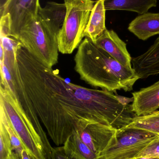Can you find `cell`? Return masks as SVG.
Instances as JSON below:
<instances>
[{"mask_svg":"<svg viewBox=\"0 0 159 159\" xmlns=\"http://www.w3.org/2000/svg\"><path fill=\"white\" fill-rule=\"evenodd\" d=\"M15 70L49 137L57 146L64 144L84 117L69 82L38 61L20 43Z\"/></svg>","mask_w":159,"mask_h":159,"instance_id":"6da1fadb","label":"cell"},{"mask_svg":"<svg viewBox=\"0 0 159 159\" xmlns=\"http://www.w3.org/2000/svg\"><path fill=\"white\" fill-rule=\"evenodd\" d=\"M75 70L80 79L95 87L112 92L133 89L140 79L133 69L121 65L89 38L85 37L74 57Z\"/></svg>","mask_w":159,"mask_h":159,"instance_id":"7a4b0ae2","label":"cell"},{"mask_svg":"<svg viewBox=\"0 0 159 159\" xmlns=\"http://www.w3.org/2000/svg\"><path fill=\"white\" fill-rule=\"evenodd\" d=\"M69 84L82 105L85 118L119 129L128 126L137 116L131 104H122L112 92L88 89L71 82Z\"/></svg>","mask_w":159,"mask_h":159,"instance_id":"3957f363","label":"cell"},{"mask_svg":"<svg viewBox=\"0 0 159 159\" xmlns=\"http://www.w3.org/2000/svg\"><path fill=\"white\" fill-rule=\"evenodd\" d=\"M0 106L31 159H51V146L42 126L33 123L27 117L14 92L1 84Z\"/></svg>","mask_w":159,"mask_h":159,"instance_id":"277c9868","label":"cell"},{"mask_svg":"<svg viewBox=\"0 0 159 159\" xmlns=\"http://www.w3.org/2000/svg\"><path fill=\"white\" fill-rule=\"evenodd\" d=\"M39 8L38 16L10 37L42 64L52 68L58 62V36L61 27L52 22Z\"/></svg>","mask_w":159,"mask_h":159,"instance_id":"5b68a950","label":"cell"},{"mask_svg":"<svg viewBox=\"0 0 159 159\" xmlns=\"http://www.w3.org/2000/svg\"><path fill=\"white\" fill-rule=\"evenodd\" d=\"M96 1L64 0L66 13L58 36L59 52L71 54L78 48L85 37L91 10Z\"/></svg>","mask_w":159,"mask_h":159,"instance_id":"8992f818","label":"cell"},{"mask_svg":"<svg viewBox=\"0 0 159 159\" xmlns=\"http://www.w3.org/2000/svg\"><path fill=\"white\" fill-rule=\"evenodd\" d=\"M158 134L145 130L125 127L117 129L115 142L100 159L135 158Z\"/></svg>","mask_w":159,"mask_h":159,"instance_id":"52a82bcc","label":"cell"},{"mask_svg":"<svg viewBox=\"0 0 159 159\" xmlns=\"http://www.w3.org/2000/svg\"><path fill=\"white\" fill-rule=\"evenodd\" d=\"M76 131L81 140L100 158L115 142L117 129L83 118L78 121Z\"/></svg>","mask_w":159,"mask_h":159,"instance_id":"ba28073f","label":"cell"},{"mask_svg":"<svg viewBox=\"0 0 159 159\" xmlns=\"http://www.w3.org/2000/svg\"><path fill=\"white\" fill-rule=\"evenodd\" d=\"M39 0H6L1 8V16L8 15L11 36L29 21L38 16Z\"/></svg>","mask_w":159,"mask_h":159,"instance_id":"9c48e42d","label":"cell"},{"mask_svg":"<svg viewBox=\"0 0 159 159\" xmlns=\"http://www.w3.org/2000/svg\"><path fill=\"white\" fill-rule=\"evenodd\" d=\"M95 43L121 65L127 69H133L132 58L127 49V44L119 38L115 32L106 29Z\"/></svg>","mask_w":159,"mask_h":159,"instance_id":"30bf717a","label":"cell"},{"mask_svg":"<svg viewBox=\"0 0 159 159\" xmlns=\"http://www.w3.org/2000/svg\"><path fill=\"white\" fill-rule=\"evenodd\" d=\"M132 111L137 116H146L159 107V80L153 85L132 93Z\"/></svg>","mask_w":159,"mask_h":159,"instance_id":"8fae6325","label":"cell"},{"mask_svg":"<svg viewBox=\"0 0 159 159\" xmlns=\"http://www.w3.org/2000/svg\"><path fill=\"white\" fill-rule=\"evenodd\" d=\"M128 30L143 41L159 34V13L140 15L130 23Z\"/></svg>","mask_w":159,"mask_h":159,"instance_id":"7c38bea8","label":"cell"},{"mask_svg":"<svg viewBox=\"0 0 159 159\" xmlns=\"http://www.w3.org/2000/svg\"><path fill=\"white\" fill-rule=\"evenodd\" d=\"M104 2L105 0L96 1L84 33L85 37L89 38L94 43L106 30Z\"/></svg>","mask_w":159,"mask_h":159,"instance_id":"4fadbf2b","label":"cell"},{"mask_svg":"<svg viewBox=\"0 0 159 159\" xmlns=\"http://www.w3.org/2000/svg\"><path fill=\"white\" fill-rule=\"evenodd\" d=\"M157 0H105L104 6L107 10H125L136 12L139 15L147 13L157 6Z\"/></svg>","mask_w":159,"mask_h":159,"instance_id":"5bb4252c","label":"cell"},{"mask_svg":"<svg viewBox=\"0 0 159 159\" xmlns=\"http://www.w3.org/2000/svg\"><path fill=\"white\" fill-rule=\"evenodd\" d=\"M62 147L65 155L72 159H100L81 140L76 131Z\"/></svg>","mask_w":159,"mask_h":159,"instance_id":"9a60e30c","label":"cell"},{"mask_svg":"<svg viewBox=\"0 0 159 159\" xmlns=\"http://www.w3.org/2000/svg\"><path fill=\"white\" fill-rule=\"evenodd\" d=\"M126 127L145 130L159 135V111L146 116H136Z\"/></svg>","mask_w":159,"mask_h":159,"instance_id":"2e32d148","label":"cell"},{"mask_svg":"<svg viewBox=\"0 0 159 159\" xmlns=\"http://www.w3.org/2000/svg\"><path fill=\"white\" fill-rule=\"evenodd\" d=\"M0 111H1V121L4 124L8 132L10 140H11V144H12L13 152L18 159H21V154H22V151L24 149V147L20 139L19 138L16 134L15 133V131L14 130L10 125V123L7 120L3 108L1 106H0Z\"/></svg>","mask_w":159,"mask_h":159,"instance_id":"e0dca14e","label":"cell"},{"mask_svg":"<svg viewBox=\"0 0 159 159\" xmlns=\"http://www.w3.org/2000/svg\"><path fill=\"white\" fill-rule=\"evenodd\" d=\"M11 140L4 124L1 121L0 129V159H7L13 153Z\"/></svg>","mask_w":159,"mask_h":159,"instance_id":"ac0fdd59","label":"cell"},{"mask_svg":"<svg viewBox=\"0 0 159 159\" xmlns=\"http://www.w3.org/2000/svg\"><path fill=\"white\" fill-rule=\"evenodd\" d=\"M140 157L159 158V135L143 149L136 158Z\"/></svg>","mask_w":159,"mask_h":159,"instance_id":"d6986e66","label":"cell"},{"mask_svg":"<svg viewBox=\"0 0 159 159\" xmlns=\"http://www.w3.org/2000/svg\"><path fill=\"white\" fill-rule=\"evenodd\" d=\"M51 159H72L66 156L63 150L62 147L53 148Z\"/></svg>","mask_w":159,"mask_h":159,"instance_id":"ffe728a7","label":"cell"},{"mask_svg":"<svg viewBox=\"0 0 159 159\" xmlns=\"http://www.w3.org/2000/svg\"><path fill=\"white\" fill-rule=\"evenodd\" d=\"M118 99L119 100V102L124 105H127L129 104L130 103L133 102V97L132 98H128L124 96H120L116 94Z\"/></svg>","mask_w":159,"mask_h":159,"instance_id":"44dd1931","label":"cell"},{"mask_svg":"<svg viewBox=\"0 0 159 159\" xmlns=\"http://www.w3.org/2000/svg\"><path fill=\"white\" fill-rule=\"evenodd\" d=\"M21 159H31L30 155H29V153L25 149L22 151Z\"/></svg>","mask_w":159,"mask_h":159,"instance_id":"7402d4cb","label":"cell"},{"mask_svg":"<svg viewBox=\"0 0 159 159\" xmlns=\"http://www.w3.org/2000/svg\"><path fill=\"white\" fill-rule=\"evenodd\" d=\"M18 159L17 158V157H16V155L14 154V152H13V153L11 154V155L9 156V157H8V159Z\"/></svg>","mask_w":159,"mask_h":159,"instance_id":"603a6c76","label":"cell"},{"mask_svg":"<svg viewBox=\"0 0 159 159\" xmlns=\"http://www.w3.org/2000/svg\"><path fill=\"white\" fill-rule=\"evenodd\" d=\"M137 158V159H159L157 158L146 157H138Z\"/></svg>","mask_w":159,"mask_h":159,"instance_id":"cb8c5ba5","label":"cell"},{"mask_svg":"<svg viewBox=\"0 0 159 159\" xmlns=\"http://www.w3.org/2000/svg\"><path fill=\"white\" fill-rule=\"evenodd\" d=\"M131 159H137V158H135Z\"/></svg>","mask_w":159,"mask_h":159,"instance_id":"d4e9b609","label":"cell"}]
</instances>
